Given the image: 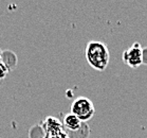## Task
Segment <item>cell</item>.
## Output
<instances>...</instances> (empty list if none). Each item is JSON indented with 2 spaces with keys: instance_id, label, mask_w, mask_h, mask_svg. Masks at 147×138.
I'll list each match as a JSON object with an SVG mask.
<instances>
[{
  "instance_id": "cell-1",
  "label": "cell",
  "mask_w": 147,
  "mask_h": 138,
  "mask_svg": "<svg viewBox=\"0 0 147 138\" xmlns=\"http://www.w3.org/2000/svg\"><path fill=\"white\" fill-rule=\"evenodd\" d=\"M86 60L91 67L98 71H104L110 62V52L107 45L103 41H90L86 46Z\"/></svg>"
},
{
  "instance_id": "cell-2",
  "label": "cell",
  "mask_w": 147,
  "mask_h": 138,
  "mask_svg": "<svg viewBox=\"0 0 147 138\" xmlns=\"http://www.w3.org/2000/svg\"><path fill=\"white\" fill-rule=\"evenodd\" d=\"M71 114L75 115L82 122H87L95 114L93 102L86 97L76 98L71 104Z\"/></svg>"
},
{
  "instance_id": "cell-3",
  "label": "cell",
  "mask_w": 147,
  "mask_h": 138,
  "mask_svg": "<svg viewBox=\"0 0 147 138\" xmlns=\"http://www.w3.org/2000/svg\"><path fill=\"white\" fill-rule=\"evenodd\" d=\"M143 48L140 43H134L130 48L123 52V62L131 68H139L143 64Z\"/></svg>"
},
{
  "instance_id": "cell-4",
  "label": "cell",
  "mask_w": 147,
  "mask_h": 138,
  "mask_svg": "<svg viewBox=\"0 0 147 138\" xmlns=\"http://www.w3.org/2000/svg\"><path fill=\"white\" fill-rule=\"evenodd\" d=\"M63 125L71 133L72 132H80L86 126L85 122H82L75 115L71 114V113L65 115L64 119H63Z\"/></svg>"
},
{
  "instance_id": "cell-5",
  "label": "cell",
  "mask_w": 147,
  "mask_h": 138,
  "mask_svg": "<svg viewBox=\"0 0 147 138\" xmlns=\"http://www.w3.org/2000/svg\"><path fill=\"white\" fill-rule=\"evenodd\" d=\"M9 72V66L3 61L0 62V80H3Z\"/></svg>"
},
{
  "instance_id": "cell-6",
  "label": "cell",
  "mask_w": 147,
  "mask_h": 138,
  "mask_svg": "<svg viewBox=\"0 0 147 138\" xmlns=\"http://www.w3.org/2000/svg\"><path fill=\"white\" fill-rule=\"evenodd\" d=\"M143 64H146L147 65V48H143Z\"/></svg>"
},
{
  "instance_id": "cell-7",
  "label": "cell",
  "mask_w": 147,
  "mask_h": 138,
  "mask_svg": "<svg viewBox=\"0 0 147 138\" xmlns=\"http://www.w3.org/2000/svg\"><path fill=\"white\" fill-rule=\"evenodd\" d=\"M2 61V53H1V50H0V62Z\"/></svg>"
}]
</instances>
